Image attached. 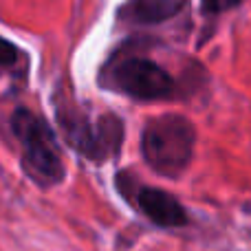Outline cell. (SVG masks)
<instances>
[{"instance_id": "cell-3", "label": "cell", "mask_w": 251, "mask_h": 251, "mask_svg": "<svg viewBox=\"0 0 251 251\" xmlns=\"http://www.w3.org/2000/svg\"><path fill=\"white\" fill-rule=\"evenodd\" d=\"M11 130L20 143V159L25 172L42 187L62 183L66 170L62 152L55 143V134L40 115L26 108H18L11 115Z\"/></svg>"}, {"instance_id": "cell-1", "label": "cell", "mask_w": 251, "mask_h": 251, "mask_svg": "<svg viewBox=\"0 0 251 251\" xmlns=\"http://www.w3.org/2000/svg\"><path fill=\"white\" fill-rule=\"evenodd\" d=\"M60 130L69 146L91 161H108L119 154L124 146V122L110 113H84L73 101H60L55 108Z\"/></svg>"}, {"instance_id": "cell-4", "label": "cell", "mask_w": 251, "mask_h": 251, "mask_svg": "<svg viewBox=\"0 0 251 251\" xmlns=\"http://www.w3.org/2000/svg\"><path fill=\"white\" fill-rule=\"evenodd\" d=\"M101 82L115 93L141 101L168 100L176 91L172 75L148 57H124L113 62L104 71Z\"/></svg>"}, {"instance_id": "cell-8", "label": "cell", "mask_w": 251, "mask_h": 251, "mask_svg": "<svg viewBox=\"0 0 251 251\" xmlns=\"http://www.w3.org/2000/svg\"><path fill=\"white\" fill-rule=\"evenodd\" d=\"M236 4H240V0H201V11L205 16H216L227 9H234Z\"/></svg>"}, {"instance_id": "cell-2", "label": "cell", "mask_w": 251, "mask_h": 251, "mask_svg": "<svg viewBox=\"0 0 251 251\" xmlns=\"http://www.w3.org/2000/svg\"><path fill=\"white\" fill-rule=\"evenodd\" d=\"M196 130L181 115H161L146 124L141 134L143 161L156 174L176 178L190 165L194 154Z\"/></svg>"}, {"instance_id": "cell-7", "label": "cell", "mask_w": 251, "mask_h": 251, "mask_svg": "<svg viewBox=\"0 0 251 251\" xmlns=\"http://www.w3.org/2000/svg\"><path fill=\"white\" fill-rule=\"evenodd\" d=\"M20 55H22L20 49L0 35V69H11V66H16Z\"/></svg>"}, {"instance_id": "cell-5", "label": "cell", "mask_w": 251, "mask_h": 251, "mask_svg": "<svg viewBox=\"0 0 251 251\" xmlns=\"http://www.w3.org/2000/svg\"><path fill=\"white\" fill-rule=\"evenodd\" d=\"M119 192L134 205L141 209L146 218H150L159 227H183L187 225V212L172 194L159 190V187L141 185L130 174H119L117 176Z\"/></svg>"}, {"instance_id": "cell-6", "label": "cell", "mask_w": 251, "mask_h": 251, "mask_svg": "<svg viewBox=\"0 0 251 251\" xmlns=\"http://www.w3.org/2000/svg\"><path fill=\"white\" fill-rule=\"evenodd\" d=\"M185 7V0H130L126 16L139 25H159L174 18Z\"/></svg>"}]
</instances>
